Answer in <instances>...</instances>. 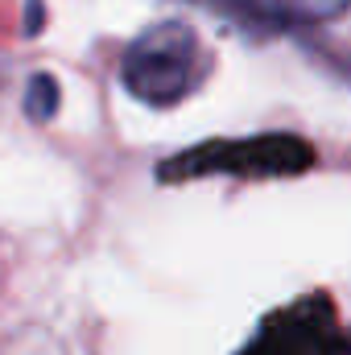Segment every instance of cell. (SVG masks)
<instances>
[{
    "label": "cell",
    "instance_id": "obj_1",
    "mask_svg": "<svg viewBox=\"0 0 351 355\" xmlns=\"http://www.w3.org/2000/svg\"><path fill=\"white\" fill-rule=\"evenodd\" d=\"M207 67H211V58L190 25L157 21L124 50L120 79H124L128 95H137L141 103L174 107L203 87Z\"/></svg>",
    "mask_w": 351,
    "mask_h": 355
},
{
    "label": "cell",
    "instance_id": "obj_2",
    "mask_svg": "<svg viewBox=\"0 0 351 355\" xmlns=\"http://www.w3.org/2000/svg\"><path fill=\"white\" fill-rule=\"evenodd\" d=\"M314 166V145L293 132L273 137H248V141H211L190 153H178L174 162H162V182H186L207 174H236V178H293Z\"/></svg>",
    "mask_w": 351,
    "mask_h": 355
},
{
    "label": "cell",
    "instance_id": "obj_3",
    "mask_svg": "<svg viewBox=\"0 0 351 355\" xmlns=\"http://www.w3.org/2000/svg\"><path fill=\"white\" fill-rule=\"evenodd\" d=\"M240 355H351V331L327 293H306L273 310Z\"/></svg>",
    "mask_w": 351,
    "mask_h": 355
},
{
    "label": "cell",
    "instance_id": "obj_4",
    "mask_svg": "<svg viewBox=\"0 0 351 355\" xmlns=\"http://www.w3.org/2000/svg\"><path fill=\"white\" fill-rule=\"evenodd\" d=\"M25 112L33 120H50L58 112V87L50 75H33L29 79V91H25Z\"/></svg>",
    "mask_w": 351,
    "mask_h": 355
},
{
    "label": "cell",
    "instance_id": "obj_5",
    "mask_svg": "<svg viewBox=\"0 0 351 355\" xmlns=\"http://www.w3.org/2000/svg\"><path fill=\"white\" fill-rule=\"evenodd\" d=\"M351 8V0H281L285 17H302V21H327Z\"/></svg>",
    "mask_w": 351,
    "mask_h": 355
}]
</instances>
